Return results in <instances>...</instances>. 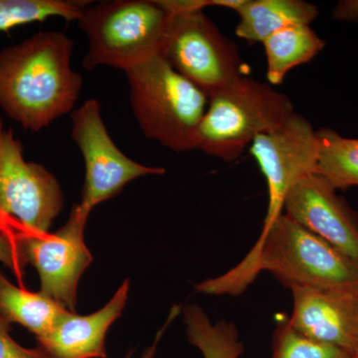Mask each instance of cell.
I'll return each mask as SVG.
<instances>
[{"mask_svg":"<svg viewBox=\"0 0 358 358\" xmlns=\"http://www.w3.org/2000/svg\"><path fill=\"white\" fill-rule=\"evenodd\" d=\"M134 117L150 140L176 152L196 150L209 98L160 55L128 71Z\"/></svg>","mask_w":358,"mask_h":358,"instance_id":"3957f363","label":"cell"},{"mask_svg":"<svg viewBox=\"0 0 358 358\" xmlns=\"http://www.w3.org/2000/svg\"><path fill=\"white\" fill-rule=\"evenodd\" d=\"M162 56L208 98L246 76L237 45L224 36L203 10L171 15Z\"/></svg>","mask_w":358,"mask_h":358,"instance_id":"8992f818","label":"cell"},{"mask_svg":"<svg viewBox=\"0 0 358 358\" xmlns=\"http://www.w3.org/2000/svg\"><path fill=\"white\" fill-rule=\"evenodd\" d=\"M262 44L267 57V79L272 85H281L289 71L310 62L326 46L310 25L289 26Z\"/></svg>","mask_w":358,"mask_h":358,"instance_id":"2e32d148","label":"cell"},{"mask_svg":"<svg viewBox=\"0 0 358 358\" xmlns=\"http://www.w3.org/2000/svg\"><path fill=\"white\" fill-rule=\"evenodd\" d=\"M284 210L294 222L358 264V215L320 174L301 178L289 190Z\"/></svg>","mask_w":358,"mask_h":358,"instance_id":"8fae6325","label":"cell"},{"mask_svg":"<svg viewBox=\"0 0 358 358\" xmlns=\"http://www.w3.org/2000/svg\"><path fill=\"white\" fill-rule=\"evenodd\" d=\"M73 49L64 33L46 31L0 51V108L22 128L38 133L76 105L83 79Z\"/></svg>","mask_w":358,"mask_h":358,"instance_id":"7a4b0ae2","label":"cell"},{"mask_svg":"<svg viewBox=\"0 0 358 358\" xmlns=\"http://www.w3.org/2000/svg\"><path fill=\"white\" fill-rule=\"evenodd\" d=\"M84 7L78 20L89 40L85 69L124 72L160 55L171 15L159 0H114Z\"/></svg>","mask_w":358,"mask_h":358,"instance_id":"277c9868","label":"cell"},{"mask_svg":"<svg viewBox=\"0 0 358 358\" xmlns=\"http://www.w3.org/2000/svg\"><path fill=\"white\" fill-rule=\"evenodd\" d=\"M65 310L40 292L32 293L15 286L0 271V317L9 324H20L39 338L51 331Z\"/></svg>","mask_w":358,"mask_h":358,"instance_id":"9a60e30c","label":"cell"},{"mask_svg":"<svg viewBox=\"0 0 358 358\" xmlns=\"http://www.w3.org/2000/svg\"><path fill=\"white\" fill-rule=\"evenodd\" d=\"M352 358H358V352L353 355Z\"/></svg>","mask_w":358,"mask_h":358,"instance_id":"484cf974","label":"cell"},{"mask_svg":"<svg viewBox=\"0 0 358 358\" xmlns=\"http://www.w3.org/2000/svg\"><path fill=\"white\" fill-rule=\"evenodd\" d=\"M289 326L320 343L358 352V291L293 288Z\"/></svg>","mask_w":358,"mask_h":358,"instance_id":"7c38bea8","label":"cell"},{"mask_svg":"<svg viewBox=\"0 0 358 358\" xmlns=\"http://www.w3.org/2000/svg\"><path fill=\"white\" fill-rule=\"evenodd\" d=\"M263 271L289 289L358 291V264L285 213L262 230L239 265L195 289L202 294L237 296Z\"/></svg>","mask_w":358,"mask_h":358,"instance_id":"6da1fadb","label":"cell"},{"mask_svg":"<svg viewBox=\"0 0 358 358\" xmlns=\"http://www.w3.org/2000/svg\"><path fill=\"white\" fill-rule=\"evenodd\" d=\"M237 13V36L262 43L289 26L310 25L319 15V9L303 0H246Z\"/></svg>","mask_w":358,"mask_h":358,"instance_id":"5bb4252c","label":"cell"},{"mask_svg":"<svg viewBox=\"0 0 358 358\" xmlns=\"http://www.w3.org/2000/svg\"><path fill=\"white\" fill-rule=\"evenodd\" d=\"M0 358H42L39 350L25 348L10 336V324L0 317Z\"/></svg>","mask_w":358,"mask_h":358,"instance_id":"44dd1931","label":"cell"},{"mask_svg":"<svg viewBox=\"0 0 358 358\" xmlns=\"http://www.w3.org/2000/svg\"><path fill=\"white\" fill-rule=\"evenodd\" d=\"M71 136L83 155L85 185L80 204L89 211L119 194L134 179L166 173L162 167L143 166L121 152L108 133L96 99L72 113Z\"/></svg>","mask_w":358,"mask_h":358,"instance_id":"9c48e42d","label":"cell"},{"mask_svg":"<svg viewBox=\"0 0 358 358\" xmlns=\"http://www.w3.org/2000/svg\"><path fill=\"white\" fill-rule=\"evenodd\" d=\"M250 152L268 185V210L262 229L265 230L282 213L289 190L301 178L317 173V131L303 115L294 112L277 129L257 136Z\"/></svg>","mask_w":358,"mask_h":358,"instance_id":"30bf717a","label":"cell"},{"mask_svg":"<svg viewBox=\"0 0 358 358\" xmlns=\"http://www.w3.org/2000/svg\"><path fill=\"white\" fill-rule=\"evenodd\" d=\"M272 358H352V355L336 346L303 336L286 320L275 329Z\"/></svg>","mask_w":358,"mask_h":358,"instance_id":"ffe728a7","label":"cell"},{"mask_svg":"<svg viewBox=\"0 0 358 358\" xmlns=\"http://www.w3.org/2000/svg\"><path fill=\"white\" fill-rule=\"evenodd\" d=\"M294 113L286 94L258 80L238 78L209 96L196 150L234 162L257 136L277 129Z\"/></svg>","mask_w":358,"mask_h":358,"instance_id":"5b68a950","label":"cell"},{"mask_svg":"<svg viewBox=\"0 0 358 358\" xmlns=\"http://www.w3.org/2000/svg\"><path fill=\"white\" fill-rule=\"evenodd\" d=\"M179 312H180V308L176 307V306L171 308V312L169 315V319H167L166 324H164V327L159 329V333H157V336H155L154 343H152V345L148 346L147 350H145V352H143V357L141 358H155V355H157V346H159L160 339H162L164 334L166 333L169 324H171V322L178 317ZM126 358H131V357H129V355Z\"/></svg>","mask_w":358,"mask_h":358,"instance_id":"cb8c5ba5","label":"cell"},{"mask_svg":"<svg viewBox=\"0 0 358 358\" xmlns=\"http://www.w3.org/2000/svg\"><path fill=\"white\" fill-rule=\"evenodd\" d=\"M88 209L75 205L67 223L55 233L28 234L16 237L25 265L38 272L40 293L75 313L77 289L81 275L93 257L84 241Z\"/></svg>","mask_w":358,"mask_h":358,"instance_id":"ba28073f","label":"cell"},{"mask_svg":"<svg viewBox=\"0 0 358 358\" xmlns=\"http://www.w3.org/2000/svg\"><path fill=\"white\" fill-rule=\"evenodd\" d=\"M90 1L72 0H0V31L18 26L42 22L51 17L79 20Z\"/></svg>","mask_w":358,"mask_h":358,"instance_id":"d6986e66","label":"cell"},{"mask_svg":"<svg viewBox=\"0 0 358 358\" xmlns=\"http://www.w3.org/2000/svg\"><path fill=\"white\" fill-rule=\"evenodd\" d=\"M188 341L199 348L203 358H240L244 345L233 322L221 320L213 324L199 306L183 308Z\"/></svg>","mask_w":358,"mask_h":358,"instance_id":"e0dca14e","label":"cell"},{"mask_svg":"<svg viewBox=\"0 0 358 358\" xmlns=\"http://www.w3.org/2000/svg\"><path fill=\"white\" fill-rule=\"evenodd\" d=\"M317 173L334 189L358 186V138H345L334 129L317 131Z\"/></svg>","mask_w":358,"mask_h":358,"instance_id":"ac0fdd59","label":"cell"},{"mask_svg":"<svg viewBox=\"0 0 358 358\" xmlns=\"http://www.w3.org/2000/svg\"><path fill=\"white\" fill-rule=\"evenodd\" d=\"M0 263L6 266L11 272L18 278L24 275L26 267L24 261L21 257L16 237L13 239L0 229Z\"/></svg>","mask_w":358,"mask_h":358,"instance_id":"7402d4cb","label":"cell"},{"mask_svg":"<svg viewBox=\"0 0 358 358\" xmlns=\"http://www.w3.org/2000/svg\"><path fill=\"white\" fill-rule=\"evenodd\" d=\"M64 206L55 176L27 162L23 145L0 121V214L13 219L22 232L43 234Z\"/></svg>","mask_w":358,"mask_h":358,"instance_id":"52a82bcc","label":"cell"},{"mask_svg":"<svg viewBox=\"0 0 358 358\" xmlns=\"http://www.w3.org/2000/svg\"><path fill=\"white\" fill-rule=\"evenodd\" d=\"M129 280L98 312L79 315L66 310L50 331L36 338L42 358H106V334L128 301Z\"/></svg>","mask_w":358,"mask_h":358,"instance_id":"4fadbf2b","label":"cell"},{"mask_svg":"<svg viewBox=\"0 0 358 358\" xmlns=\"http://www.w3.org/2000/svg\"><path fill=\"white\" fill-rule=\"evenodd\" d=\"M333 18L345 22L358 23V0H341L333 10Z\"/></svg>","mask_w":358,"mask_h":358,"instance_id":"603a6c76","label":"cell"},{"mask_svg":"<svg viewBox=\"0 0 358 358\" xmlns=\"http://www.w3.org/2000/svg\"><path fill=\"white\" fill-rule=\"evenodd\" d=\"M246 0H211L212 6H221L237 11L244 6Z\"/></svg>","mask_w":358,"mask_h":358,"instance_id":"d4e9b609","label":"cell"}]
</instances>
